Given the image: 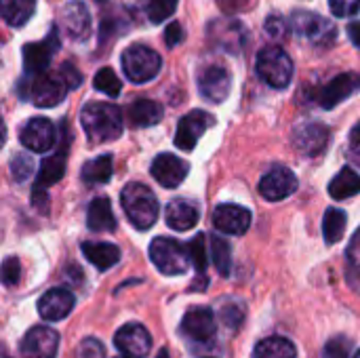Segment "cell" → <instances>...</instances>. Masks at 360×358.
<instances>
[{"label":"cell","mask_w":360,"mask_h":358,"mask_svg":"<svg viewBox=\"0 0 360 358\" xmlns=\"http://www.w3.org/2000/svg\"><path fill=\"white\" fill-rule=\"evenodd\" d=\"M291 30L316 46H327L335 40V25L312 11H295L291 15Z\"/></svg>","instance_id":"6"},{"label":"cell","mask_w":360,"mask_h":358,"mask_svg":"<svg viewBox=\"0 0 360 358\" xmlns=\"http://www.w3.org/2000/svg\"><path fill=\"white\" fill-rule=\"evenodd\" d=\"M335 17H352L360 11V0H329Z\"/></svg>","instance_id":"40"},{"label":"cell","mask_w":360,"mask_h":358,"mask_svg":"<svg viewBox=\"0 0 360 358\" xmlns=\"http://www.w3.org/2000/svg\"><path fill=\"white\" fill-rule=\"evenodd\" d=\"M122 209L129 217V222L137 230H148L156 224L158 219V198L156 194L143 186V184H129L124 186L122 194Z\"/></svg>","instance_id":"2"},{"label":"cell","mask_w":360,"mask_h":358,"mask_svg":"<svg viewBox=\"0 0 360 358\" xmlns=\"http://www.w3.org/2000/svg\"><path fill=\"white\" fill-rule=\"evenodd\" d=\"M360 89V76L356 72H346L335 76L331 82H327L323 89H319V93L314 95L316 103L325 110H331L335 106H340L342 101H346L348 97H352Z\"/></svg>","instance_id":"8"},{"label":"cell","mask_w":360,"mask_h":358,"mask_svg":"<svg viewBox=\"0 0 360 358\" xmlns=\"http://www.w3.org/2000/svg\"><path fill=\"white\" fill-rule=\"evenodd\" d=\"M213 224L224 234L240 236L251 226V211L238 205H219L213 211Z\"/></svg>","instance_id":"17"},{"label":"cell","mask_w":360,"mask_h":358,"mask_svg":"<svg viewBox=\"0 0 360 358\" xmlns=\"http://www.w3.org/2000/svg\"><path fill=\"white\" fill-rule=\"evenodd\" d=\"M36 11V0H0V17L13 25L21 27L25 25Z\"/></svg>","instance_id":"27"},{"label":"cell","mask_w":360,"mask_h":358,"mask_svg":"<svg viewBox=\"0 0 360 358\" xmlns=\"http://www.w3.org/2000/svg\"><path fill=\"white\" fill-rule=\"evenodd\" d=\"M348 36H350V40L360 49V21H352L348 25Z\"/></svg>","instance_id":"47"},{"label":"cell","mask_w":360,"mask_h":358,"mask_svg":"<svg viewBox=\"0 0 360 358\" xmlns=\"http://www.w3.org/2000/svg\"><path fill=\"white\" fill-rule=\"evenodd\" d=\"M82 181L86 184H105L110 181L112 177V156L110 154H103V156H97L89 162H84L82 167Z\"/></svg>","instance_id":"32"},{"label":"cell","mask_w":360,"mask_h":358,"mask_svg":"<svg viewBox=\"0 0 360 358\" xmlns=\"http://www.w3.org/2000/svg\"><path fill=\"white\" fill-rule=\"evenodd\" d=\"M321 358H350V344H348V340H344V338L331 340L325 346L323 357Z\"/></svg>","instance_id":"39"},{"label":"cell","mask_w":360,"mask_h":358,"mask_svg":"<svg viewBox=\"0 0 360 358\" xmlns=\"http://www.w3.org/2000/svg\"><path fill=\"white\" fill-rule=\"evenodd\" d=\"M200 95L213 103H221L232 89V76L224 65H207L198 76Z\"/></svg>","instance_id":"12"},{"label":"cell","mask_w":360,"mask_h":358,"mask_svg":"<svg viewBox=\"0 0 360 358\" xmlns=\"http://www.w3.org/2000/svg\"><path fill=\"white\" fill-rule=\"evenodd\" d=\"M160 65H162L160 55L146 44H133L122 51V72L131 82L143 84L156 78Z\"/></svg>","instance_id":"4"},{"label":"cell","mask_w":360,"mask_h":358,"mask_svg":"<svg viewBox=\"0 0 360 358\" xmlns=\"http://www.w3.org/2000/svg\"><path fill=\"white\" fill-rule=\"evenodd\" d=\"M346 213L342 209H327L325 211V219H323V236H325V243L327 245H335L342 241L344 232H346Z\"/></svg>","instance_id":"31"},{"label":"cell","mask_w":360,"mask_h":358,"mask_svg":"<svg viewBox=\"0 0 360 358\" xmlns=\"http://www.w3.org/2000/svg\"><path fill=\"white\" fill-rule=\"evenodd\" d=\"M217 323L209 308H192L181 321V333L198 344H209L215 338Z\"/></svg>","instance_id":"13"},{"label":"cell","mask_w":360,"mask_h":358,"mask_svg":"<svg viewBox=\"0 0 360 358\" xmlns=\"http://www.w3.org/2000/svg\"><path fill=\"white\" fill-rule=\"evenodd\" d=\"M207 236L205 234H198L190 245H188V253H190V262L196 266V272L198 274H205V268H207Z\"/></svg>","instance_id":"35"},{"label":"cell","mask_w":360,"mask_h":358,"mask_svg":"<svg viewBox=\"0 0 360 358\" xmlns=\"http://www.w3.org/2000/svg\"><path fill=\"white\" fill-rule=\"evenodd\" d=\"M354 358H360V350H359V352H356V357H354Z\"/></svg>","instance_id":"51"},{"label":"cell","mask_w":360,"mask_h":358,"mask_svg":"<svg viewBox=\"0 0 360 358\" xmlns=\"http://www.w3.org/2000/svg\"><path fill=\"white\" fill-rule=\"evenodd\" d=\"M80 122L91 143L114 141L122 133V112L114 103H86L80 112Z\"/></svg>","instance_id":"1"},{"label":"cell","mask_w":360,"mask_h":358,"mask_svg":"<svg viewBox=\"0 0 360 358\" xmlns=\"http://www.w3.org/2000/svg\"><path fill=\"white\" fill-rule=\"evenodd\" d=\"M287 30H289V25L285 23L283 17H278V15L268 17V21H266V32H268L272 38H283V36L287 34Z\"/></svg>","instance_id":"44"},{"label":"cell","mask_w":360,"mask_h":358,"mask_svg":"<svg viewBox=\"0 0 360 358\" xmlns=\"http://www.w3.org/2000/svg\"><path fill=\"white\" fill-rule=\"evenodd\" d=\"M165 40H167V46H177L184 40V27L177 21L169 23V27L165 32Z\"/></svg>","instance_id":"45"},{"label":"cell","mask_w":360,"mask_h":358,"mask_svg":"<svg viewBox=\"0 0 360 358\" xmlns=\"http://www.w3.org/2000/svg\"><path fill=\"white\" fill-rule=\"evenodd\" d=\"M215 122V118L205 112V110H192L190 114H186L179 124H177V133H175V146L184 152H190L196 148L198 139L205 135V131Z\"/></svg>","instance_id":"7"},{"label":"cell","mask_w":360,"mask_h":358,"mask_svg":"<svg viewBox=\"0 0 360 358\" xmlns=\"http://www.w3.org/2000/svg\"><path fill=\"white\" fill-rule=\"evenodd\" d=\"M11 171H13V177H15L17 181L27 179V177L32 175V171H34V160H32V156H27V154H17V156L11 160Z\"/></svg>","instance_id":"38"},{"label":"cell","mask_w":360,"mask_h":358,"mask_svg":"<svg viewBox=\"0 0 360 358\" xmlns=\"http://www.w3.org/2000/svg\"><path fill=\"white\" fill-rule=\"evenodd\" d=\"M63 173H65V146H61L57 154L40 162V171L36 177V192H44L46 188L57 184L63 177Z\"/></svg>","instance_id":"24"},{"label":"cell","mask_w":360,"mask_h":358,"mask_svg":"<svg viewBox=\"0 0 360 358\" xmlns=\"http://www.w3.org/2000/svg\"><path fill=\"white\" fill-rule=\"evenodd\" d=\"M188 162L181 160L175 154H158L152 162V177L162 186V188H177L186 175H188Z\"/></svg>","instance_id":"16"},{"label":"cell","mask_w":360,"mask_h":358,"mask_svg":"<svg viewBox=\"0 0 360 358\" xmlns=\"http://www.w3.org/2000/svg\"><path fill=\"white\" fill-rule=\"evenodd\" d=\"M346 257H348L350 270L360 274V230L354 232V236H352V241H350V245H348Z\"/></svg>","instance_id":"43"},{"label":"cell","mask_w":360,"mask_h":358,"mask_svg":"<svg viewBox=\"0 0 360 358\" xmlns=\"http://www.w3.org/2000/svg\"><path fill=\"white\" fill-rule=\"evenodd\" d=\"M230 253H232V249H230V243L226 238L211 236V257H213V264L221 276L230 274V268H232V255Z\"/></svg>","instance_id":"33"},{"label":"cell","mask_w":360,"mask_h":358,"mask_svg":"<svg viewBox=\"0 0 360 358\" xmlns=\"http://www.w3.org/2000/svg\"><path fill=\"white\" fill-rule=\"evenodd\" d=\"M350 158H352V162H354V165H359L360 167V146H352V154H350Z\"/></svg>","instance_id":"48"},{"label":"cell","mask_w":360,"mask_h":358,"mask_svg":"<svg viewBox=\"0 0 360 358\" xmlns=\"http://www.w3.org/2000/svg\"><path fill=\"white\" fill-rule=\"evenodd\" d=\"M21 143L32 152H49L57 143L55 127L49 118H32L21 129Z\"/></svg>","instance_id":"15"},{"label":"cell","mask_w":360,"mask_h":358,"mask_svg":"<svg viewBox=\"0 0 360 358\" xmlns=\"http://www.w3.org/2000/svg\"><path fill=\"white\" fill-rule=\"evenodd\" d=\"M93 87L97 91L105 93L108 97H118L120 89H122V84H120V80H118V76H116V72L112 68H101L93 78Z\"/></svg>","instance_id":"34"},{"label":"cell","mask_w":360,"mask_h":358,"mask_svg":"<svg viewBox=\"0 0 360 358\" xmlns=\"http://www.w3.org/2000/svg\"><path fill=\"white\" fill-rule=\"evenodd\" d=\"M198 207L190 200H184V198H177L173 203H169L167 207V224L177 230V232H186L190 228H194L198 224Z\"/></svg>","instance_id":"22"},{"label":"cell","mask_w":360,"mask_h":358,"mask_svg":"<svg viewBox=\"0 0 360 358\" xmlns=\"http://www.w3.org/2000/svg\"><path fill=\"white\" fill-rule=\"evenodd\" d=\"M86 226H89V230H93V232H114V228H116V217H114L110 198L101 196V198H95V200L89 205V211H86Z\"/></svg>","instance_id":"23"},{"label":"cell","mask_w":360,"mask_h":358,"mask_svg":"<svg viewBox=\"0 0 360 358\" xmlns=\"http://www.w3.org/2000/svg\"><path fill=\"white\" fill-rule=\"evenodd\" d=\"M255 358H297V352L289 340L268 338L255 346Z\"/></svg>","instance_id":"30"},{"label":"cell","mask_w":360,"mask_h":358,"mask_svg":"<svg viewBox=\"0 0 360 358\" xmlns=\"http://www.w3.org/2000/svg\"><path fill=\"white\" fill-rule=\"evenodd\" d=\"M156 358H171V354H169V350H167V348H162V350L158 352V357Z\"/></svg>","instance_id":"50"},{"label":"cell","mask_w":360,"mask_h":358,"mask_svg":"<svg viewBox=\"0 0 360 358\" xmlns=\"http://www.w3.org/2000/svg\"><path fill=\"white\" fill-rule=\"evenodd\" d=\"M219 2V6L226 11V13H234V11H238V8H243L249 0H217Z\"/></svg>","instance_id":"46"},{"label":"cell","mask_w":360,"mask_h":358,"mask_svg":"<svg viewBox=\"0 0 360 358\" xmlns=\"http://www.w3.org/2000/svg\"><path fill=\"white\" fill-rule=\"evenodd\" d=\"M74 308V295L68 289H51L38 300V314L49 321H61L65 319Z\"/></svg>","instance_id":"21"},{"label":"cell","mask_w":360,"mask_h":358,"mask_svg":"<svg viewBox=\"0 0 360 358\" xmlns=\"http://www.w3.org/2000/svg\"><path fill=\"white\" fill-rule=\"evenodd\" d=\"M297 190V177L293 171H289L287 167H274L272 171H268L262 181H259V194L270 200H285L289 198L293 192Z\"/></svg>","instance_id":"11"},{"label":"cell","mask_w":360,"mask_h":358,"mask_svg":"<svg viewBox=\"0 0 360 358\" xmlns=\"http://www.w3.org/2000/svg\"><path fill=\"white\" fill-rule=\"evenodd\" d=\"M177 8V0H150L148 4V17L154 23H162L167 21Z\"/></svg>","instance_id":"36"},{"label":"cell","mask_w":360,"mask_h":358,"mask_svg":"<svg viewBox=\"0 0 360 358\" xmlns=\"http://www.w3.org/2000/svg\"><path fill=\"white\" fill-rule=\"evenodd\" d=\"M105 352H103V346L101 342H97L95 338H86L80 346H78V352H76V358H103Z\"/></svg>","instance_id":"41"},{"label":"cell","mask_w":360,"mask_h":358,"mask_svg":"<svg viewBox=\"0 0 360 358\" xmlns=\"http://www.w3.org/2000/svg\"><path fill=\"white\" fill-rule=\"evenodd\" d=\"M116 358H127V357H116Z\"/></svg>","instance_id":"52"},{"label":"cell","mask_w":360,"mask_h":358,"mask_svg":"<svg viewBox=\"0 0 360 358\" xmlns=\"http://www.w3.org/2000/svg\"><path fill=\"white\" fill-rule=\"evenodd\" d=\"M150 257L154 266L167 276H179L190 268L188 247H184L175 238H167V236L154 238L150 245Z\"/></svg>","instance_id":"5"},{"label":"cell","mask_w":360,"mask_h":358,"mask_svg":"<svg viewBox=\"0 0 360 358\" xmlns=\"http://www.w3.org/2000/svg\"><path fill=\"white\" fill-rule=\"evenodd\" d=\"M59 348V335L55 329L46 325H38L30 329L21 342V357L23 358H55Z\"/></svg>","instance_id":"9"},{"label":"cell","mask_w":360,"mask_h":358,"mask_svg":"<svg viewBox=\"0 0 360 358\" xmlns=\"http://www.w3.org/2000/svg\"><path fill=\"white\" fill-rule=\"evenodd\" d=\"M21 279V264L17 257H6L0 266V283L6 287H15Z\"/></svg>","instance_id":"37"},{"label":"cell","mask_w":360,"mask_h":358,"mask_svg":"<svg viewBox=\"0 0 360 358\" xmlns=\"http://www.w3.org/2000/svg\"><path fill=\"white\" fill-rule=\"evenodd\" d=\"M57 49H59V40H57L55 30L42 42H27L23 46V68H25V72L32 74V76L44 74V70L49 68L51 57H53V53Z\"/></svg>","instance_id":"14"},{"label":"cell","mask_w":360,"mask_h":358,"mask_svg":"<svg viewBox=\"0 0 360 358\" xmlns=\"http://www.w3.org/2000/svg\"><path fill=\"white\" fill-rule=\"evenodd\" d=\"M293 143L304 156H319L329 143V129L319 122H308L295 129Z\"/></svg>","instance_id":"18"},{"label":"cell","mask_w":360,"mask_h":358,"mask_svg":"<svg viewBox=\"0 0 360 358\" xmlns=\"http://www.w3.org/2000/svg\"><path fill=\"white\" fill-rule=\"evenodd\" d=\"M59 23L68 32V36H72L74 40H82L91 32V15H89L86 6L82 2H78V0L68 2L61 8Z\"/></svg>","instance_id":"20"},{"label":"cell","mask_w":360,"mask_h":358,"mask_svg":"<svg viewBox=\"0 0 360 358\" xmlns=\"http://www.w3.org/2000/svg\"><path fill=\"white\" fill-rule=\"evenodd\" d=\"M4 141H6V127H4V120L0 116V148L4 146Z\"/></svg>","instance_id":"49"},{"label":"cell","mask_w":360,"mask_h":358,"mask_svg":"<svg viewBox=\"0 0 360 358\" xmlns=\"http://www.w3.org/2000/svg\"><path fill=\"white\" fill-rule=\"evenodd\" d=\"M162 106L154 99H137L129 108V120L133 127H152L162 120Z\"/></svg>","instance_id":"25"},{"label":"cell","mask_w":360,"mask_h":358,"mask_svg":"<svg viewBox=\"0 0 360 358\" xmlns=\"http://www.w3.org/2000/svg\"><path fill=\"white\" fill-rule=\"evenodd\" d=\"M257 74L272 89H287L293 78V61L278 44L264 46L257 53Z\"/></svg>","instance_id":"3"},{"label":"cell","mask_w":360,"mask_h":358,"mask_svg":"<svg viewBox=\"0 0 360 358\" xmlns=\"http://www.w3.org/2000/svg\"><path fill=\"white\" fill-rule=\"evenodd\" d=\"M209 36H215L224 49H238L245 38V27L238 21H213L209 25Z\"/></svg>","instance_id":"29"},{"label":"cell","mask_w":360,"mask_h":358,"mask_svg":"<svg viewBox=\"0 0 360 358\" xmlns=\"http://www.w3.org/2000/svg\"><path fill=\"white\" fill-rule=\"evenodd\" d=\"M97 2H103V0H97Z\"/></svg>","instance_id":"53"},{"label":"cell","mask_w":360,"mask_h":358,"mask_svg":"<svg viewBox=\"0 0 360 358\" xmlns=\"http://www.w3.org/2000/svg\"><path fill=\"white\" fill-rule=\"evenodd\" d=\"M63 97H65V87L59 78H51L46 74L34 76L30 84V99L38 108H53L61 103Z\"/></svg>","instance_id":"19"},{"label":"cell","mask_w":360,"mask_h":358,"mask_svg":"<svg viewBox=\"0 0 360 358\" xmlns=\"http://www.w3.org/2000/svg\"><path fill=\"white\" fill-rule=\"evenodd\" d=\"M360 192V175L350 169V167H344L329 184V194L331 198L335 200H346V198H352Z\"/></svg>","instance_id":"28"},{"label":"cell","mask_w":360,"mask_h":358,"mask_svg":"<svg viewBox=\"0 0 360 358\" xmlns=\"http://www.w3.org/2000/svg\"><path fill=\"white\" fill-rule=\"evenodd\" d=\"M59 76H61V82H63L65 89H78L80 82H82V74L72 63H63L59 68Z\"/></svg>","instance_id":"42"},{"label":"cell","mask_w":360,"mask_h":358,"mask_svg":"<svg viewBox=\"0 0 360 358\" xmlns=\"http://www.w3.org/2000/svg\"><path fill=\"white\" fill-rule=\"evenodd\" d=\"M82 253L84 257L97 268V270H108L114 264H118L120 260V251L118 247L110 245V243H82Z\"/></svg>","instance_id":"26"},{"label":"cell","mask_w":360,"mask_h":358,"mask_svg":"<svg viewBox=\"0 0 360 358\" xmlns=\"http://www.w3.org/2000/svg\"><path fill=\"white\" fill-rule=\"evenodd\" d=\"M114 344L127 358H146L152 350V338L148 329L139 323H129L120 327Z\"/></svg>","instance_id":"10"}]
</instances>
